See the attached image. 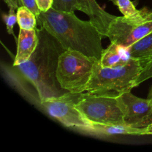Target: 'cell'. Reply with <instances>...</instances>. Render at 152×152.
I'll list each match as a JSON object with an SVG mask.
<instances>
[{
	"mask_svg": "<svg viewBox=\"0 0 152 152\" xmlns=\"http://www.w3.org/2000/svg\"><path fill=\"white\" fill-rule=\"evenodd\" d=\"M117 96L82 93L75 107L91 123L126 125Z\"/></svg>",
	"mask_w": 152,
	"mask_h": 152,
	"instance_id": "cell-6",
	"label": "cell"
},
{
	"mask_svg": "<svg viewBox=\"0 0 152 152\" xmlns=\"http://www.w3.org/2000/svg\"><path fill=\"white\" fill-rule=\"evenodd\" d=\"M151 78H152V55L148 63L143 67L140 74L138 77L136 83H135V87H137L141 83Z\"/></svg>",
	"mask_w": 152,
	"mask_h": 152,
	"instance_id": "cell-18",
	"label": "cell"
},
{
	"mask_svg": "<svg viewBox=\"0 0 152 152\" xmlns=\"http://www.w3.org/2000/svg\"><path fill=\"white\" fill-rule=\"evenodd\" d=\"M145 135H152V123L145 128Z\"/></svg>",
	"mask_w": 152,
	"mask_h": 152,
	"instance_id": "cell-22",
	"label": "cell"
},
{
	"mask_svg": "<svg viewBox=\"0 0 152 152\" xmlns=\"http://www.w3.org/2000/svg\"><path fill=\"white\" fill-rule=\"evenodd\" d=\"M77 0H53L52 8L59 11L74 12L77 10Z\"/></svg>",
	"mask_w": 152,
	"mask_h": 152,
	"instance_id": "cell-16",
	"label": "cell"
},
{
	"mask_svg": "<svg viewBox=\"0 0 152 152\" xmlns=\"http://www.w3.org/2000/svg\"><path fill=\"white\" fill-rule=\"evenodd\" d=\"M80 96V94L68 92L59 97L42 101L38 108L65 127L76 129L79 132L91 123L75 107Z\"/></svg>",
	"mask_w": 152,
	"mask_h": 152,
	"instance_id": "cell-7",
	"label": "cell"
},
{
	"mask_svg": "<svg viewBox=\"0 0 152 152\" xmlns=\"http://www.w3.org/2000/svg\"><path fill=\"white\" fill-rule=\"evenodd\" d=\"M37 23L59 41L65 50H74L99 60L104 48V36L90 20L79 19L74 12L59 11L50 8L41 12Z\"/></svg>",
	"mask_w": 152,
	"mask_h": 152,
	"instance_id": "cell-2",
	"label": "cell"
},
{
	"mask_svg": "<svg viewBox=\"0 0 152 152\" xmlns=\"http://www.w3.org/2000/svg\"><path fill=\"white\" fill-rule=\"evenodd\" d=\"M130 59L128 48L122 47L114 42H111L106 49H104L99 59L103 67H114L126 64Z\"/></svg>",
	"mask_w": 152,
	"mask_h": 152,
	"instance_id": "cell-12",
	"label": "cell"
},
{
	"mask_svg": "<svg viewBox=\"0 0 152 152\" xmlns=\"http://www.w3.org/2000/svg\"><path fill=\"white\" fill-rule=\"evenodd\" d=\"M114 5L117 6L122 14L126 17H129L136 14L139 10L135 7L133 1L131 0H111Z\"/></svg>",
	"mask_w": 152,
	"mask_h": 152,
	"instance_id": "cell-15",
	"label": "cell"
},
{
	"mask_svg": "<svg viewBox=\"0 0 152 152\" xmlns=\"http://www.w3.org/2000/svg\"><path fill=\"white\" fill-rule=\"evenodd\" d=\"M142 70L141 62L132 58L126 64L103 67L98 60L86 92L93 94L119 95L132 91Z\"/></svg>",
	"mask_w": 152,
	"mask_h": 152,
	"instance_id": "cell-3",
	"label": "cell"
},
{
	"mask_svg": "<svg viewBox=\"0 0 152 152\" xmlns=\"http://www.w3.org/2000/svg\"><path fill=\"white\" fill-rule=\"evenodd\" d=\"M20 1L22 5L29 9L31 11H32L37 17L40 14L41 10L39 8L37 0H20Z\"/></svg>",
	"mask_w": 152,
	"mask_h": 152,
	"instance_id": "cell-19",
	"label": "cell"
},
{
	"mask_svg": "<svg viewBox=\"0 0 152 152\" xmlns=\"http://www.w3.org/2000/svg\"><path fill=\"white\" fill-rule=\"evenodd\" d=\"M39 42L37 28L34 30H25L20 28L17 42L16 55L13 59L14 65H19L30 59Z\"/></svg>",
	"mask_w": 152,
	"mask_h": 152,
	"instance_id": "cell-11",
	"label": "cell"
},
{
	"mask_svg": "<svg viewBox=\"0 0 152 152\" xmlns=\"http://www.w3.org/2000/svg\"><path fill=\"white\" fill-rule=\"evenodd\" d=\"M123 114L125 124L133 128L145 129L152 123V99H142L132 91L117 96Z\"/></svg>",
	"mask_w": 152,
	"mask_h": 152,
	"instance_id": "cell-8",
	"label": "cell"
},
{
	"mask_svg": "<svg viewBox=\"0 0 152 152\" xmlns=\"http://www.w3.org/2000/svg\"><path fill=\"white\" fill-rule=\"evenodd\" d=\"M97 61L96 58L89 57L78 51L65 50L58 61V82L62 88L70 93H84Z\"/></svg>",
	"mask_w": 152,
	"mask_h": 152,
	"instance_id": "cell-4",
	"label": "cell"
},
{
	"mask_svg": "<svg viewBox=\"0 0 152 152\" xmlns=\"http://www.w3.org/2000/svg\"><path fill=\"white\" fill-rule=\"evenodd\" d=\"M3 1L8 6L9 8H13L17 10L18 7L22 6L20 0H3Z\"/></svg>",
	"mask_w": 152,
	"mask_h": 152,
	"instance_id": "cell-21",
	"label": "cell"
},
{
	"mask_svg": "<svg viewBox=\"0 0 152 152\" xmlns=\"http://www.w3.org/2000/svg\"><path fill=\"white\" fill-rule=\"evenodd\" d=\"M39 42L32 56L19 65L1 63L5 81L25 99L38 108L42 101L68 93L56 78L59 56L65 49L44 28H37Z\"/></svg>",
	"mask_w": 152,
	"mask_h": 152,
	"instance_id": "cell-1",
	"label": "cell"
},
{
	"mask_svg": "<svg viewBox=\"0 0 152 152\" xmlns=\"http://www.w3.org/2000/svg\"><path fill=\"white\" fill-rule=\"evenodd\" d=\"M53 0H37V4L41 12H46L53 6Z\"/></svg>",
	"mask_w": 152,
	"mask_h": 152,
	"instance_id": "cell-20",
	"label": "cell"
},
{
	"mask_svg": "<svg viewBox=\"0 0 152 152\" xmlns=\"http://www.w3.org/2000/svg\"><path fill=\"white\" fill-rule=\"evenodd\" d=\"M148 99H152V85L151 86V88H150V90H149V92H148Z\"/></svg>",
	"mask_w": 152,
	"mask_h": 152,
	"instance_id": "cell-23",
	"label": "cell"
},
{
	"mask_svg": "<svg viewBox=\"0 0 152 152\" xmlns=\"http://www.w3.org/2000/svg\"><path fill=\"white\" fill-rule=\"evenodd\" d=\"M17 23L19 28L25 30H34L37 28V18L32 11L25 6H20L16 10Z\"/></svg>",
	"mask_w": 152,
	"mask_h": 152,
	"instance_id": "cell-14",
	"label": "cell"
},
{
	"mask_svg": "<svg viewBox=\"0 0 152 152\" xmlns=\"http://www.w3.org/2000/svg\"><path fill=\"white\" fill-rule=\"evenodd\" d=\"M2 19L7 28V33L14 36L13 27L17 22V14L16 13V9L10 8L8 13H3Z\"/></svg>",
	"mask_w": 152,
	"mask_h": 152,
	"instance_id": "cell-17",
	"label": "cell"
},
{
	"mask_svg": "<svg viewBox=\"0 0 152 152\" xmlns=\"http://www.w3.org/2000/svg\"><path fill=\"white\" fill-rule=\"evenodd\" d=\"M79 132L99 137L113 135H145V129L133 128L127 125H109L91 123L88 127L80 129Z\"/></svg>",
	"mask_w": 152,
	"mask_h": 152,
	"instance_id": "cell-10",
	"label": "cell"
},
{
	"mask_svg": "<svg viewBox=\"0 0 152 152\" xmlns=\"http://www.w3.org/2000/svg\"><path fill=\"white\" fill-rule=\"evenodd\" d=\"M77 10L87 14L91 23L104 37L106 35L112 21L117 17L104 10L96 0H77Z\"/></svg>",
	"mask_w": 152,
	"mask_h": 152,
	"instance_id": "cell-9",
	"label": "cell"
},
{
	"mask_svg": "<svg viewBox=\"0 0 152 152\" xmlns=\"http://www.w3.org/2000/svg\"><path fill=\"white\" fill-rule=\"evenodd\" d=\"M128 50L131 58L138 59L143 68L152 55V33L128 48Z\"/></svg>",
	"mask_w": 152,
	"mask_h": 152,
	"instance_id": "cell-13",
	"label": "cell"
},
{
	"mask_svg": "<svg viewBox=\"0 0 152 152\" xmlns=\"http://www.w3.org/2000/svg\"><path fill=\"white\" fill-rule=\"evenodd\" d=\"M152 33V10L145 7L129 17L117 16L110 25L105 37L111 42L129 48Z\"/></svg>",
	"mask_w": 152,
	"mask_h": 152,
	"instance_id": "cell-5",
	"label": "cell"
}]
</instances>
